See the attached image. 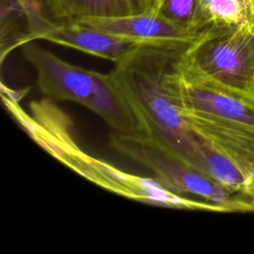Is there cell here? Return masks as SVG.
<instances>
[{"instance_id": "obj_4", "label": "cell", "mask_w": 254, "mask_h": 254, "mask_svg": "<svg viewBox=\"0 0 254 254\" xmlns=\"http://www.w3.org/2000/svg\"><path fill=\"white\" fill-rule=\"evenodd\" d=\"M110 146L149 169L159 184L175 193L211 202L224 212H252L250 196L228 190L141 133L114 132Z\"/></svg>"}, {"instance_id": "obj_11", "label": "cell", "mask_w": 254, "mask_h": 254, "mask_svg": "<svg viewBox=\"0 0 254 254\" xmlns=\"http://www.w3.org/2000/svg\"><path fill=\"white\" fill-rule=\"evenodd\" d=\"M213 25L237 26L254 21V15L238 0H199Z\"/></svg>"}, {"instance_id": "obj_8", "label": "cell", "mask_w": 254, "mask_h": 254, "mask_svg": "<svg viewBox=\"0 0 254 254\" xmlns=\"http://www.w3.org/2000/svg\"><path fill=\"white\" fill-rule=\"evenodd\" d=\"M76 22L111 34L150 43H193L202 35L194 34L172 23L154 10L121 17H90Z\"/></svg>"}, {"instance_id": "obj_5", "label": "cell", "mask_w": 254, "mask_h": 254, "mask_svg": "<svg viewBox=\"0 0 254 254\" xmlns=\"http://www.w3.org/2000/svg\"><path fill=\"white\" fill-rule=\"evenodd\" d=\"M187 55L211 78L254 96V21L213 25L188 48Z\"/></svg>"}, {"instance_id": "obj_6", "label": "cell", "mask_w": 254, "mask_h": 254, "mask_svg": "<svg viewBox=\"0 0 254 254\" xmlns=\"http://www.w3.org/2000/svg\"><path fill=\"white\" fill-rule=\"evenodd\" d=\"M178 86L184 112L254 138V96L205 74L190 61L187 51L178 65Z\"/></svg>"}, {"instance_id": "obj_7", "label": "cell", "mask_w": 254, "mask_h": 254, "mask_svg": "<svg viewBox=\"0 0 254 254\" xmlns=\"http://www.w3.org/2000/svg\"><path fill=\"white\" fill-rule=\"evenodd\" d=\"M37 40H45L88 55L118 63L142 40L111 34L78 22H54Z\"/></svg>"}, {"instance_id": "obj_9", "label": "cell", "mask_w": 254, "mask_h": 254, "mask_svg": "<svg viewBox=\"0 0 254 254\" xmlns=\"http://www.w3.org/2000/svg\"><path fill=\"white\" fill-rule=\"evenodd\" d=\"M58 22H76L90 17H121L153 10L155 0H43Z\"/></svg>"}, {"instance_id": "obj_2", "label": "cell", "mask_w": 254, "mask_h": 254, "mask_svg": "<svg viewBox=\"0 0 254 254\" xmlns=\"http://www.w3.org/2000/svg\"><path fill=\"white\" fill-rule=\"evenodd\" d=\"M5 107L29 137L59 162L104 190L145 204L186 210L223 212L211 202L175 193L154 178L126 173L84 152L73 136V124L55 100L45 97L30 104V112L19 102L2 95Z\"/></svg>"}, {"instance_id": "obj_10", "label": "cell", "mask_w": 254, "mask_h": 254, "mask_svg": "<svg viewBox=\"0 0 254 254\" xmlns=\"http://www.w3.org/2000/svg\"><path fill=\"white\" fill-rule=\"evenodd\" d=\"M153 10L194 34H202L213 26L199 0H155Z\"/></svg>"}, {"instance_id": "obj_3", "label": "cell", "mask_w": 254, "mask_h": 254, "mask_svg": "<svg viewBox=\"0 0 254 254\" xmlns=\"http://www.w3.org/2000/svg\"><path fill=\"white\" fill-rule=\"evenodd\" d=\"M21 47L24 58L36 70L37 85L45 97L80 104L102 118L114 132L141 133L110 71L102 73L74 65L32 41Z\"/></svg>"}, {"instance_id": "obj_1", "label": "cell", "mask_w": 254, "mask_h": 254, "mask_svg": "<svg viewBox=\"0 0 254 254\" xmlns=\"http://www.w3.org/2000/svg\"><path fill=\"white\" fill-rule=\"evenodd\" d=\"M191 44H141L114 64L110 72L141 134L196 169L197 135L183 113L178 86V65Z\"/></svg>"}, {"instance_id": "obj_12", "label": "cell", "mask_w": 254, "mask_h": 254, "mask_svg": "<svg viewBox=\"0 0 254 254\" xmlns=\"http://www.w3.org/2000/svg\"><path fill=\"white\" fill-rule=\"evenodd\" d=\"M251 202H252V212H254V194L251 196Z\"/></svg>"}]
</instances>
